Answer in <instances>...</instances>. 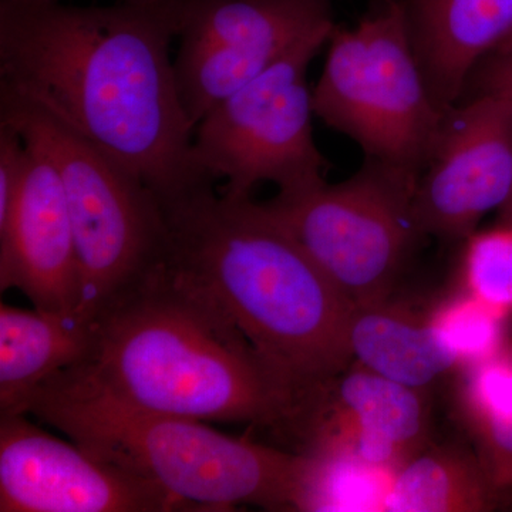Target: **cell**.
Segmentation results:
<instances>
[{
  "label": "cell",
  "mask_w": 512,
  "mask_h": 512,
  "mask_svg": "<svg viewBox=\"0 0 512 512\" xmlns=\"http://www.w3.org/2000/svg\"><path fill=\"white\" fill-rule=\"evenodd\" d=\"M414 50L441 110L460 103L485 57L512 33V0H402Z\"/></svg>",
  "instance_id": "cell-14"
},
{
  "label": "cell",
  "mask_w": 512,
  "mask_h": 512,
  "mask_svg": "<svg viewBox=\"0 0 512 512\" xmlns=\"http://www.w3.org/2000/svg\"><path fill=\"white\" fill-rule=\"evenodd\" d=\"M461 252V288L504 318L512 315V227L473 232Z\"/></svg>",
  "instance_id": "cell-20"
},
{
  "label": "cell",
  "mask_w": 512,
  "mask_h": 512,
  "mask_svg": "<svg viewBox=\"0 0 512 512\" xmlns=\"http://www.w3.org/2000/svg\"><path fill=\"white\" fill-rule=\"evenodd\" d=\"M430 313L441 335L456 352L461 367L495 355L508 343L507 318L466 291L436 303Z\"/></svg>",
  "instance_id": "cell-21"
},
{
  "label": "cell",
  "mask_w": 512,
  "mask_h": 512,
  "mask_svg": "<svg viewBox=\"0 0 512 512\" xmlns=\"http://www.w3.org/2000/svg\"><path fill=\"white\" fill-rule=\"evenodd\" d=\"M93 328L77 318L0 305V416L25 414L37 387L93 350Z\"/></svg>",
  "instance_id": "cell-16"
},
{
  "label": "cell",
  "mask_w": 512,
  "mask_h": 512,
  "mask_svg": "<svg viewBox=\"0 0 512 512\" xmlns=\"http://www.w3.org/2000/svg\"><path fill=\"white\" fill-rule=\"evenodd\" d=\"M511 45H512V33H511L510 37H508V39L505 40L503 45H501L500 47L511 46ZM500 47H498V49H500Z\"/></svg>",
  "instance_id": "cell-25"
},
{
  "label": "cell",
  "mask_w": 512,
  "mask_h": 512,
  "mask_svg": "<svg viewBox=\"0 0 512 512\" xmlns=\"http://www.w3.org/2000/svg\"><path fill=\"white\" fill-rule=\"evenodd\" d=\"M293 511H382L394 473L345 454L305 451Z\"/></svg>",
  "instance_id": "cell-19"
},
{
  "label": "cell",
  "mask_w": 512,
  "mask_h": 512,
  "mask_svg": "<svg viewBox=\"0 0 512 512\" xmlns=\"http://www.w3.org/2000/svg\"><path fill=\"white\" fill-rule=\"evenodd\" d=\"M25 414L195 511H231L241 504L293 511L302 453L237 439L204 421L133 406L101 389L79 367L62 370L37 387Z\"/></svg>",
  "instance_id": "cell-4"
},
{
  "label": "cell",
  "mask_w": 512,
  "mask_h": 512,
  "mask_svg": "<svg viewBox=\"0 0 512 512\" xmlns=\"http://www.w3.org/2000/svg\"><path fill=\"white\" fill-rule=\"evenodd\" d=\"M500 222L501 224L511 225L512 227V194L510 200L500 210Z\"/></svg>",
  "instance_id": "cell-24"
},
{
  "label": "cell",
  "mask_w": 512,
  "mask_h": 512,
  "mask_svg": "<svg viewBox=\"0 0 512 512\" xmlns=\"http://www.w3.org/2000/svg\"><path fill=\"white\" fill-rule=\"evenodd\" d=\"M468 84H476V93L495 94L512 101V45L500 47L485 57Z\"/></svg>",
  "instance_id": "cell-23"
},
{
  "label": "cell",
  "mask_w": 512,
  "mask_h": 512,
  "mask_svg": "<svg viewBox=\"0 0 512 512\" xmlns=\"http://www.w3.org/2000/svg\"><path fill=\"white\" fill-rule=\"evenodd\" d=\"M427 392L353 363L313 390L299 426L301 450L345 454L379 470H399L429 446Z\"/></svg>",
  "instance_id": "cell-12"
},
{
  "label": "cell",
  "mask_w": 512,
  "mask_h": 512,
  "mask_svg": "<svg viewBox=\"0 0 512 512\" xmlns=\"http://www.w3.org/2000/svg\"><path fill=\"white\" fill-rule=\"evenodd\" d=\"M335 25L332 0H185L174 69L188 119L197 127L293 47Z\"/></svg>",
  "instance_id": "cell-9"
},
{
  "label": "cell",
  "mask_w": 512,
  "mask_h": 512,
  "mask_svg": "<svg viewBox=\"0 0 512 512\" xmlns=\"http://www.w3.org/2000/svg\"><path fill=\"white\" fill-rule=\"evenodd\" d=\"M26 146L22 185L0 224V288L18 289L37 311L77 318L79 262L62 181L45 154Z\"/></svg>",
  "instance_id": "cell-13"
},
{
  "label": "cell",
  "mask_w": 512,
  "mask_h": 512,
  "mask_svg": "<svg viewBox=\"0 0 512 512\" xmlns=\"http://www.w3.org/2000/svg\"><path fill=\"white\" fill-rule=\"evenodd\" d=\"M332 30L303 40L197 124L195 161L211 180H225L222 194L248 198L266 181L278 185L279 192L325 181L329 161L313 137L308 69Z\"/></svg>",
  "instance_id": "cell-8"
},
{
  "label": "cell",
  "mask_w": 512,
  "mask_h": 512,
  "mask_svg": "<svg viewBox=\"0 0 512 512\" xmlns=\"http://www.w3.org/2000/svg\"><path fill=\"white\" fill-rule=\"evenodd\" d=\"M163 208L167 265L217 303L276 372L312 393L352 365L355 305L261 202L218 195L208 183Z\"/></svg>",
  "instance_id": "cell-2"
},
{
  "label": "cell",
  "mask_w": 512,
  "mask_h": 512,
  "mask_svg": "<svg viewBox=\"0 0 512 512\" xmlns=\"http://www.w3.org/2000/svg\"><path fill=\"white\" fill-rule=\"evenodd\" d=\"M419 177L365 160L338 184L325 181L261 202L298 239L355 306L393 295L417 238Z\"/></svg>",
  "instance_id": "cell-7"
},
{
  "label": "cell",
  "mask_w": 512,
  "mask_h": 512,
  "mask_svg": "<svg viewBox=\"0 0 512 512\" xmlns=\"http://www.w3.org/2000/svg\"><path fill=\"white\" fill-rule=\"evenodd\" d=\"M512 194V101L476 93L451 107L417 180L413 215L421 235L464 241Z\"/></svg>",
  "instance_id": "cell-10"
},
{
  "label": "cell",
  "mask_w": 512,
  "mask_h": 512,
  "mask_svg": "<svg viewBox=\"0 0 512 512\" xmlns=\"http://www.w3.org/2000/svg\"><path fill=\"white\" fill-rule=\"evenodd\" d=\"M130 2H151V0H130Z\"/></svg>",
  "instance_id": "cell-26"
},
{
  "label": "cell",
  "mask_w": 512,
  "mask_h": 512,
  "mask_svg": "<svg viewBox=\"0 0 512 512\" xmlns=\"http://www.w3.org/2000/svg\"><path fill=\"white\" fill-rule=\"evenodd\" d=\"M348 346L353 363L424 392L461 367L456 352L431 319L430 309L417 311L393 301L392 296L355 306Z\"/></svg>",
  "instance_id": "cell-15"
},
{
  "label": "cell",
  "mask_w": 512,
  "mask_h": 512,
  "mask_svg": "<svg viewBox=\"0 0 512 512\" xmlns=\"http://www.w3.org/2000/svg\"><path fill=\"white\" fill-rule=\"evenodd\" d=\"M195 511L163 488L56 439L26 419L0 416V512Z\"/></svg>",
  "instance_id": "cell-11"
},
{
  "label": "cell",
  "mask_w": 512,
  "mask_h": 512,
  "mask_svg": "<svg viewBox=\"0 0 512 512\" xmlns=\"http://www.w3.org/2000/svg\"><path fill=\"white\" fill-rule=\"evenodd\" d=\"M326 46L315 116L355 141L365 160L419 177L447 111L431 96L402 0H383L352 28L335 25Z\"/></svg>",
  "instance_id": "cell-6"
},
{
  "label": "cell",
  "mask_w": 512,
  "mask_h": 512,
  "mask_svg": "<svg viewBox=\"0 0 512 512\" xmlns=\"http://www.w3.org/2000/svg\"><path fill=\"white\" fill-rule=\"evenodd\" d=\"M0 121L45 154L59 174L79 262L77 318L92 326L167 265L163 204L103 148L6 87H0Z\"/></svg>",
  "instance_id": "cell-5"
},
{
  "label": "cell",
  "mask_w": 512,
  "mask_h": 512,
  "mask_svg": "<svg viewBox=\"0 0 512 512\" xmlns=\"http://www.w3.org/2000/svg\"><path fill=\"white\" fill-rule=\"evenodd\" d=\"M504 494L477 453L457 446H426L394 471L382 511H493Z\"/></svg>",
  "instance_id": "cell-17"
},
{
  "label": "cell",
  "mask_w": 512,
  "mask_h": 512,
  "mask_svg": "<svg viewBox=\"0 0 512 512\" xmlns=\"http://www.w3.org/2000/svg\"><path fill=\"white\" fill-rule=\"evenodd\" d=\"M458 407L476 453L498 490L512 488V343L461 367Z\"/></svg>",
  "instance_id": "cell-18"
},
{
  "label": "cell",
  "mask_w": 512,
  "mask_h": 512,
  "mask_svg": "<svg viewBox=\"0 0 512 512\" xmlns=\"http://www.w3.org/2000/svg\"><path fill=\"white\" fill-rule=\"evenodd\" d=\"M184 3L0 0V87L89 138L161 202L214 183L195 161L171 59Z\"/></svg>",
  "instance_id": "cell-1"
},
{
  "label": "cell",
  "mask_w": 512,
  "mask_h": 512,
  "mask_svg": "<svg viewBox=\"0 0 512 512\" xmlns=\"http://www.w3.org/2000/svg\"><path fill=\"white\" fill-rule=\"evenodd\" d=\"M79 367L141 409L295 440L311 393L286 380L204 292L165 265L93 323Z\"/></svg>",
  "instance_id": "cell-3"
},
{
  "label": "cell",
  "mask_w": 512,
  "mask_h": 512,
  "mask_svg": "<svg viewBox=\"0 0 512 512\" xmlns=\"http://www.w3.org/2000/svg\"><path fill=\"white\" fill-rule=\"evenodd\" d=\"M28 146L16 128L0 121V224L8 218L22 185Z\"/></svg>",
  "instance_id": "cell-22"
}]
</instances>
